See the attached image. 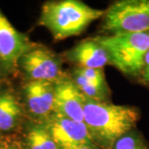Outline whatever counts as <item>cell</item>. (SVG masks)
Instances as JSON below:
<instances>
[{
	"mask_svg": "<svg viewBox=\"0 0 149 149\" xmlns=\"http://www.w3.org/2000/svg\"><path fill=\"white\" fill-rule=\"evenodd\" d=\"M32 45L27 36L17 31L0 10V70L9 74Z\"/></svg>",
	"mask_w": 149,
	"mask_h": 149,
	"instance_id": "6",
	"label": "cell"
},
{
	"mask_svg": "<svg viewBox=\"0 0 149 149\" xmlns=\"http://www.w3.org/2000/svg\"><path fill=\"white\" fill-rule=\"evenodd\" d=\"M65 56L80 68L102 69L109 63L106 51L95 38L80 42L67 51Z\"/></svg>",
	"mask_w": 149,
	"mask_h": 149,
	"instance_id": "10",
	"label": "cell"
},
{
	"mask_svg": "<svg viewBox=\"0 0 149 149\" xmlns=\"http://www.w3.org/2000/svg\"><path fill=\"white\" fill-rule=\"evenodd\" d=\"M4 149H18V148H16V147H13V146H8V147H7V148H5Z\"/></svg>",
	"mask_w": 149,
	"mask_h": 149,
	"instance_id": "18",
	"label": "cell"
},
{
	"mask_svg": "<svg viewBox=\"0 0 149 149\" xmlns=\"http://www.w3.org/2000/svg\"><path fill=\"white\" fill-rule=\"evenodd\" d=\"M139 117V112L133 107L96 101L85 96L84 123L94 143L104 147H113L118 139L129 133Z\"/></svg>",
	"mask_w": 149,
	"mask_h": 149,
	"instance_id": "1",
	"label": "cell"
},
{
	"mask_svg": "<svg viewBox=\"0 0 149 149\" xmlns=\"http://www.w3.org/2000/svg\"><path fill=\"white\" fill-rule=\"evenodd\" d=\"M95 40L106 51L109 63L123 74L140 75L144 57L149 50V32H119L96 37Z\"/></svg>",
	"mask_w": 149,
	"mask_h": 149,
	"instance_id": "3",
	"label": "cell"
},
{
	"mask_svg": "<svg viewBox=\"0 0 149 149\" xmlns=\"http://www.w3.org/2000/svg\"><path fill=\"white\" fill-rule=\"evenodd\" d=\"M26 139L29 149H58L45 123L31 124L27 128Z\"/></svg>",
	"mask_w": 149,
	"mask_h": 149,
	"instance_id": "12",
	"label": "cell"
},
{
	"mask_svg": "<svg viewBox=\"0 0 149 149\" xmlns=\"http://www.w3.org/2000/svg\"><path fill=\"white\" fill-rule=\"evenodd\" d=\"M73 81L81 93L86 97L96 101L105 102L109 96L108 86H100L85 79L76 72H73Z\"/></svg>",
	"mask_w": 149,
	"mask_h": 149,
	"instance_id": "13",
	"label": "cell"
},
{
	"mask_svg": "<svg viewBox=\"0 0 149 149\" xmlns=\"http://www.w3.org/2000/svg\"><path fill=\"white\" fill-rule=\"evenodd\" d=\"M45 125L60 148L78 144L95 145L85 123L52 113L45 120Z\"/></svg>",
	"mask_w": 149,
	"mask_h": 149,
	"instance_id": "7",
	"label": "cell"
},
{
	"mask_svg": "<svg viewBox=\"0 0 149 149\" xmlns=\"http://www.w3.org/2000/svg\"><path fill=\"white\" fill-rule=\"evenodd\" d=\"M112 149H148L139 136L128 133L116 141Z\"/></svg>",
	"mask_w": 149,
	"mask_h": 149,
	"instance_id": "14",
	"label": "cell"
},
{
	"mask_svg": "<svg viewBox=\"0 0 149 149\" xmlns=\"http://www.w3.org/2000/svg\"><path fill=\"white\" fill-rule=\"evenodd\" d=\"M27 109L32 115L46 120L54 112V83L29 80L23 87Z\"/></svg>",
	"mask_w": 149,
	"mask_h": 149,
	"instance_id": "9",
	"label": "cell"
},
{
	"mask_svg": "<svg viewBox=\"0 0 149 149\" xmlns=\"http://www.w3.org/2000/svg\"><path fill=\"white\" fill-rule=\"evenodd\" d=\"M140 76L144 84H149V50L144 57L143 67Z\"/></svg>",
	"mask_w": 149,
	"mask_h": 149,
	"instance_id": "16",
	"label": "cell"
},
{
	"mask_svg": "<svg viewBox=\"0 0 149 149\" xmlns=\"http://www.w3.org/2000/svg\"><path fill=\"white\" fill-rule=\"evenodd\" d=\"M103 29L113 33L149 32V0L117 1L104 15Z\"/></svg>",
	"mask_w": 149,
	"mask_h": 149,
	"instance_id": "4",
	"label": "cell"
},
{
	"mask_svg": "<svg viewBox=\"0 0 149 149\" xmlns=\"http://www.w3.org/2000/svg\"><path fill=\"white\" fill-rule=\"evenodd\" d=\"M61 149H96L95 145H87V144H78V145H70L61 148Z\"/></svg>",
	"mask_w": 149,
	"mask_h": 149,
	"instance_id": "17",
	"label": "cell"
},
{
	"mask_svg": "<svg viewBox=\"0 0 149 149\" xmlns=\"http://www.w3.org/2000/svg\"><path fill=\"white\" fill-rule=\"evenodd\" d=\"M104 13L105 11L93 8L81 1H52L43 5L39 23L47 28L55 39L63 40L81 34Z\"/></svg>",
	"mask_w": 149,
	"mask_h": 149,
	"instance_id": "2",
	"label": "cell"
},
{
	"mask_svg": "<svg viewBox=\"0 0 149 149\" xmlns=\"http://www.w3.org/2000/svg\"><path fill=\"white\" fill-rule=\"evenodd\" d=\"M18 64L29 80H45L55 83L65 77L61 58L44 47L32 46L22 55Z\"/></svg>",
	"mask_w": 149,
	"mask_h": 149,
	"instance_id": "5",
	"label": "cell"
},
{
	"mask_svg": "<svg viewBox=\"0 0 149 149\" xmlns=\"http://www.w3.org/2000/svg\"><path fill=\"white\" fill-rule=\"evenodd\" d=\"M22 109L16 96L11 91L0 92V130L10 131L17 125Z\"/></svg>",
	"mask_w": 149,
	"mask_h": 149,
	"instance_id": "11",
	"label": "cell"
},
{
	"mask_svg": "<svg viewBox=\"0 0 149 149\" xmlns=\"http://www.w3.org/2000/svg\"><path fill=\"white\" fill-rule=\"evenodd\" d=\"M54 112L77 122L84 123L85 96L73 80L66 76L54 83Z\"/></svg>",
	"mask_w": 149,
	"mask_h": 149,
	"instance_id": "8",
	"label": "cell"
},
{
	"mask_svg": "<svg viewBox=\"0 0 149 149\" xmlns=\"http://www.w3.org/2000/svg\"><path fill=\"white\" fill-rule=\"evenodd\" d=\"M74 71L96 85H100V86H107L104 74L102 69L77 67Z\"/></svg>",
	"mask_w": 149,
	"mask_h": 149,
	"instance_id": "15",
	"label": "cell"
}]
</instances>
